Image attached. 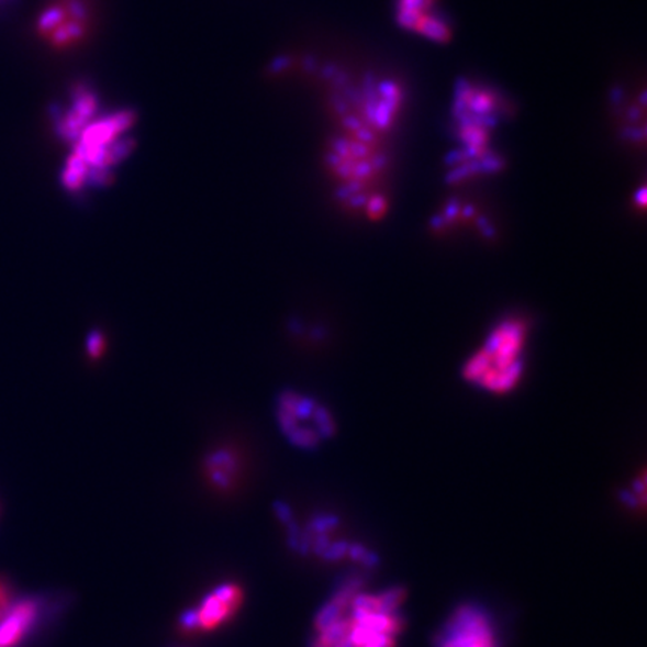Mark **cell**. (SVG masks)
<instances>
[{
    "mask_svg": "<svg viewBox=\"0 0 647 647\" xmlns=\"http://www.w3.org/2000/svg\"><path fill=\"white\" fill-rule=\"evenodd\" d=\"M344 609L339 607V605L333 603V601L330 600V603L325 604L323 610H321L319 615L315 617L316 632H324V629L328 628L330 625H333L335 622L342 620V617H344Z\"/></svg>",
    "mask_w": 647,
    "mask_h": 647,
    "instance_id": "cell-13",
    "label": "cell"
},
{
    "mask_svg": "<svg viewBox=\"0 0 647 647\" xmlns=\"http://www.w3.org/2000/svg\"><path fill=\"white\" fill-rule=\"evenodd\" d=\"M337 518L335 516H319L313 518L309 533L315 535L327 534L328 531L335 529L337 526Z\"/></svg>",
    "mask_w": 647,
    "mask_h": 647,
    "instance_id": "cell-15",
    "label": "cell"
},
{
    "mask_svg": "<svg viewBox=\"0 0 647 647\" xmlns=\"http://www.w3.org/2000/svg\"><path fill=\"white\" fill-rule=\"evenodd\" d=\"M92 24L89 0H52L36 19V33L56 49L77 47Z\"/></svg>",
    "mask_w": 647,
    "mask_h": 647,
    "instance_id": "cell-6",
    "label": "cell"
},
{
    "mask_svg": "<svg viewBox=\"0 0 647 647\" xmlns=\"http://www.w3.org/2000/svg\"><path fill=\"white\" fill-rule=\"evenodd\" d=\"M525 344L526 325L521 321H505L468 361L467 378L493 393H506L521 378Z\"/></svg>",
    "mask_w": 647,
    "mask_h": 647,
    "instance_id": "cell-4",
    "label": "cell"
},
{
    "mask_svg": "<svg viewBox=\"0 0 647 647\" xmlns=\"http://www.w3.org/2000/svg\"><path fill=\"white\" fill-rule=\"evenodd\" d=\"M243 592L241 587L233 583L222 584L214 589L212 593L201 603L200 609L193 610L196 613L197 629L201 632H214L221 625L231 621L241 609Z\"/></svg>",
    "mask_w": 647,
    "mask_h": 647,
    "instance_id": "cell-11",
    "label": "cell"
},
{
    "mask_svg": "<svg viewBox=\"0 0 647 647\" xmlns=\"http://www.w3.org/2000/svg\"><path fill=\"white\" fill-rule=\"evenodd\" d=\"M325 170L342 204L366 216L387 204L379 192L387 171L384 140L337 131L325 150Z\"/></svg>",
    "mask_w": 647,
    "mask_h": 647,
    "instance_id": "cell-1",
    "label": "cell"
},
{
    "mask_svg": "<svg viewBox=\"0 0 647 647\" xmlns=\"http://www.w3.org/2000/svg\"><path fill=\"white\" fill-rule=\"evenodd\" d=\"M16 600H19V593H16L15 588L5 577H0V617L10 612Z\"/></svg>",
    "mask_w": 647,
    "mask_h": 647,
    "instance_id": "cell-14",
    "label": "cell"
},
{
    "mask_svg": "<svg viewBox=\"0 0 647 647\" xmlns=\"http://www.w3.org/2000/svg\"><path fill=\"white\" fill-rule=\"evenodd\" d=\"M621 500L625 505H628L629 509H636L638 505L637 494L632 492V490H625V492H622Z\"/></svg>",
    "mask_w": 647,
    "mask_h": 647,
    "instance_id": "cell-18",
    "label": "cell"
},
{
    "mask_svg": "<svg viewBox=\"0 0 647 647\" xmlns=\"http://www.w3.org/2000/svg\"><path fill=\"white\" fill-rule=\"evenodd\" d=\"M276 420L287 439L302 450H313L336 431L335 420L321 403L292 390L279 394Z\"/></svg>",
    "mask_w": 647,
    "mask_h": 647,
    "instance_id": "cell-5",
    "label": "cell"
},
{
    "mask_svg": "<svg viewBox=\"0 0 647 647\" xmlns=\"http://www.w3.org/2000/svg\"><path fill=\"white\" fill-rule=\"evenodd\" d=\"M435 647H498L489 613L478 605H460L435 637Z\"/></svg>",
    "mask_w": 647,
    "mask_h": 647,
    "instance_id": "cell-8",
    "label": "cell"
},
{
    "mask_svg": "<svg viewBox=\"0 0 647 647\" xmlns=\"http://www.w3.org/2000/svg\"><path fill=\"white\" fill-rule=\"evenodd\" d=\"M500 99L489 90L465 86L456 99L457 138L459 156L455 160L453 179L460 181L468 177L492 172L498 168L492 152L493 123L500 115Z\"/></svg>",
    "mask_w": 647,
    "mask_h": 647,
    "instance_id": "cell-3",
    "label": "cell"
},
{
    "mask_svg": "<svg viewBox=\"0 0 647 647\" xmlns=\"http://www.w3.org/2000/svg\"><path fill=\"white\" fill-rule=\"evenodd\" d=\"M366 551L368 550L360 546V544H353V546H349L348 555L353 560H362V558H365Z\"/></svg>",
    "mask_w": 647,
    "mask_h": 647,
    "instance_id": "cell-19",
    "label": "cell"
},
{
    "mask_svg": "<svg viewBox=\"0 0 647 647\" xmlns=\"http://www.w3.org/2000/svg\"><path fill=\"white\" fill-rule=\"evenodd\" d=\"M44 613L43 600L19 596L5 616L0 617V647H20L40 624Z\"/></svg>",
    "mask_w": 647,
    "mask_h": 647,
    "instance_id": "cell-10",
    "label": "cell"
},
{
    "mask_svg": "<svg viewBox=\"0 0 647 647\" xmlns=\"http://www.w3.org/2000/svg\"><path fill=\"white\" fill-rule=\"evenodd\" d=\"M205 472L217 489H230L238 476V457L226 448L216 450L205 460Z\"/></svg>",
    "mask_w": 647,
    "mask_h": 647,
    "instance_id": "cell-12",
    "label": "cell"
},
{
    "mask_svg": "<svg viewBox=\"0 0 647 647\" xmlns=\"http://www.w3.org/2000/svg\"><path fill=\"white\" fill-rule=\"evenodd\" d=\"M361 562L368 567L378 566V564H379L378 555L373 554V551L368 550V551H366L365 558H362Z\"/></svg>",
    "mask_w": 647,
    "mask_h": 647,
    "instance_id": "cell-20",
    "label": "cell"
},
{
    "mask_svg": "<svg viewBox=\"0 0 647 647\" xmlns=\"http://www.w3.org/2000/svg\"><path fill=\"white\" fill-rule=\"evenodd\" d=\"M362 647H395V637L382 636Z\"/></svg>",
    "mask_w": 647,
    "mask_h": 647,
    "instance_id": "cell-17",
    "label": "cell"
},
{
    "mask_svg": "<svg viewBox=\"0 0 647 647\" xmlns=\"http://www.w3.org/2000/svg\"><path fill=\"white\" fill-rule=\"evenodd\" d=\"M349 544L345 542H337L335 544H330L327 549L324 550L323 556L324 559L327 560H337L344 558V556L348 555Z\"/></svg>",
    "mask_w": 647,
    "mask_h": 647,
    "instance_id": "cell-16",
    "label": "cell"
},
{
    "mask_svg": "<svg viewBox=\"0 0 647 647\" xmlns=\"http://www.w3.org/2000/svg\"><path fill=\"white\" fill-rule=\"evenodd\" d=\"M99 115H101V98L97 90L88 82H77L66 94L65 101L53 109V131L62 143L72 146Z\"/></svg>",
    "mask_w": 647,
    "mask_h": 647,
    "instance_id": "cell-7",
    "label": "cell"
},
{
    "mask_svg": "<svg viewBox=\"0 0 647 647\" xmlns=\"http://www.w3.org/2000/svg\"><path fill=\"white\" fill-rule=\"evenodd\" d=\"M135 114L115 110L101 114L72 144L62 170V185L69 192L104 187L132 154Z\"/></svg>",
    "mask_w": 647,
    "mask_h": 647,
    "instance_id": "cell-2",
    "label": "cell"
},
{
    "mask_svg": "<svg viewBox=\"0 0 647 647\" xmlns=\"http://www.w3.org/2000/svg\"><path fill=\"white\" fill-rule=\"evenodd\" d=\"M439 0H398V23L415 35L444 44L451 38L438 8Z\"/></svg>",
    "mask_w": 647,
    "mask_h": 647,
    "instance_id": "cell-9",
    "label": "cell"
}]
</instances>
